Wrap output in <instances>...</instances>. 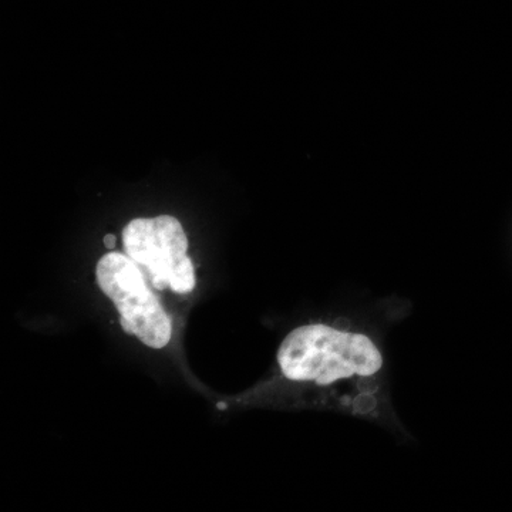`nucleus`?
I'll return each mask as SVG.
<instances>
[{
    "label": "nucleus",
    "mask_w": 512,
    "mask_h": 512,
    "mask_svg": "<svg viewBox=\"0 0 512 512\" xmlns=\"http://www.w3.org/2000/svg\"><path fill=\"white\" fill-rule=\"evenodd\" d=\"M278 363L293 382L325 386L348 377L376 375L382 369L383 357L362 333L306 325L286 336L278 350Z\"/></svg>",
    "instance_id": "1"
},
{
    "label": "nucleus",
    "mask_w": 512,
    "mask_h": 512,
    "mask_svg": "<svg viewBox=\"0 0 512 512\" xmlns=\"http://www.w3.org/2000/svg\"><path fill=\"white\" fill-rule=\"evenodd\" d=\"M138 266L128 255H104L96 268L97 284L116 305L124 332L148 348L163 349L170 343L173 326Z\"/></svg>",
    "instance_id": "2"
},
{
    "label": "nucleus",
    "mask_w": 512,
    "mask_h": 512,
    "mask_svg": "<svg viewBox=\"0 0 512 512\" xmlns=\"http://www.w3.org/2000/svg\"><path fill=\"white\" fill-rule=\"evenodd\" d=\"M123 242L127 255L146 269L158 291L167 286L175 293L194 289V266L187 256V235L174 217L161 215L151 220L131 221L124 228Z\"/></svg>",
    "instance_id": "3"
},
{
    "label": "nucleus",
    "mask_w": 512,
    "mask_h": 512,
    "mask_svg": "<svg viewBox=\"0 0 512 512\" xmlns=\"http://www.w3.org/2000/svg\"><path fill=\"white\" fill-rule=\"evenodd\" d=\"M116 242L117 238L114 237L113 234H109L106 235V237H104V245H106V247L109 249H113L114 247H116Z\"/></svg>",
    "instance_id": "4"
},
{
    "label": "nucleus",
    "mask_w": 512,
    "mask_h": 512,
    "mask_svg": "<svg viewBox=\"0 0 512 512\" xmlns=\"http://www.w3.org/2000/svg\"><path fill=\"white\" fill-rule=\"evenodd\" d=\"M218 409L224 410V409H227V406H225V403H220V404H218Z\"/></svg>",
    "instance_id": "5"
}]
</instances>
